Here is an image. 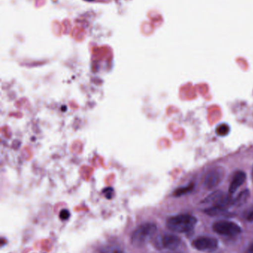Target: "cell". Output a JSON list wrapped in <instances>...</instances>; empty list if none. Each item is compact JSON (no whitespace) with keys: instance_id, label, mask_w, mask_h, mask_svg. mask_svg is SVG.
Listing matches in <instances>:
<instances>
[{"instance_id":"obj_1","label":"cell","mask_w":253,"mask_h":253,"mask_svg":"<svg viewBox=\"0 0 253 253\" xmlns=\"http://www.w3.org/2000/svg\"><path fill=\"white\" fill-rule=\"evenodd\" d=\"M197 224V219L193 215H178L171 217L166 221V226L169 230L175 233H187L194 228Z\"/></svg>"},{"instance_id":"obj_2","label":"cell","mask_w":253,"mask_h":253,"mask_svg":"<svg viewBox=\"0 0 253 253\" xmlns=\"http://www.w3.org/2000/svg\"><path fill=\"white\" fill-rule=\"evenodd\" d=\"M157 226L153 223H146L141 224L132 233L131 242L136 248L143 246L149 239L155 233Z\"/></svg>"},{"instance_id":"obj_3","label":"cell","mask_w":253,"mask_h":253,"mask_svg":"<svg viewBox=\"0 0 253 253\" xmlns=\"http://www.w3.org/2000/svg\"><path fill=\"white\" fill-rule=\"evenodd\" d=\"M225 176V170L221 167L209 169L203 177V184L207 189H213L221 184Z\"/></svg>"},{"instance_id":"obj_4","label":"cell","mask_w":253,"mask_h":253,"mask_svg":"<svg viewBox=\"0 0 253 253\" xmlns=\"http://www.w3.org/2000/svg\"><path fill=\"white\" fill-rule=\"evenodd\" d=\"M213 230L218 234L230 237L237 236L242 232V229L237 224L228 221H220L215 223Z\"/></svg>"},{"instance_id":"obj_5","label":"cell","mask_w":253,"mask_h":253,"mask_svg":"<svg viewBox=\"0 0 253 253\" xmlns=\"http://www.w3.org/2000/svg\"><path fill=\"white\" fill-rule=\"evenodd\" d=\"M193 246L198 251L210 252L216 249L218 241L213 238L199 237L193 241Z\"/></svg>"},{"instance_id":"obj_6","label":"cell","mask_w":253,"mask_h":253,"mask_svg":"<svg viewBox=\"0 0 253 253\" xmlns=\"http://www.w3.org/2000/svg\"><path fill=\"white\" fill-rule=\"evenodd\" d=\"M180 244L181 239L174 235H164L158 241L159 247L167 250H175L179 246Z\"/></svg>"},{"instance_id":"obj_7","label":"cell","mask_w":253,"mask_h":253,"mask_svg":"<svg viewBox=\"0 0 253 253\" xmlns=\"http://www.w3.org/2000/svg\"><path fill=\"white\" fill-rule=\"evenodd\" d=\"M246 178V173L243 171L236 172L234 176H233L231 183H230V188H229V192H230V194H233L235 192H236V190L245 182Z\"/></svg>"},{"instance_id":"obj_8","label":"cell","mask_w":253,"mask_h":253,"mask_svg":"<svg viewBox=\"0 0 253 253\" xmlns=\"http://www.w3.org/2000/svg\"><path fill=\"white\" fill-rule=\"evenodd\" d=\"M194 187L195 184H193V183H191V184L186 186V187H180V188L177 189V190H175V192H174V196H176V197L184 196V195L187 194V193L193 191Z\"/></svg>"},{"instance_id":"obj_9","label":"cell","mask_w":253,"mask_h":253,"mask_svg":"<svg viewBox=\"0 0 253 253\" xmlns=\"http://www.w3.org/2000/svg\"><path fill=\"white\" fill-rule=\"evenodd\" d=\"M250 196L249 190H244L243 192L240 193L234 200V205H244L245 202L248 201V198Z\"/></svg>"},{"instance_id":"obj_10","label":"cell","mask_w":253,"mask_h":253,"mask_svg":"<svg viewBox=\"0 0 253 253\" xmlns=\"http://www.w3.org/2000/svg\"><path fill=\"white\" fill-rule=\"evenodd\" d=\"M99 253H125L123 250L115 245H107L100 250Z\"/></svg>"},{"instance_id":"obj_11","label":"cell","mask_w":253,"mask_h":253,"mask_svg":"<svg viewBox=\"0 0 253 253\" xmlns=\"http://www.w3.org/2000/svg\"><path fill=\"white\" fill-rule=\"evenodd\" d=\"M230 126H227V124H221L217 126L215 131L220 136H226L230 132Z\"/></svg>"},{"instance_id":"obj_12","label":"cell","mask_w":253,"mask_h":253,"mask_svg":"<svg viewBox=\"0 0 253 253\" xmlns=\"http://www.w3.org/2000/svg\"><path fill=\"white\" fill-rule=\"evenodd\" d=\"M70 217L69 211L67 210H62L59 212V218L61 220H67Z\"/></svg>"},{"instance_id":"obj_13","label":"cell","mask_w":253,"mask_h":253,"mask_svg":"<svg viewBox=\"0 0 253 253\" xmlns=\"http://www.w3.org/2000/svg\"><path fill=\"white\" fill-rule=\"evenodd\" d=\"M103 193H105V197H106L107 199H111V196H112L113 190L111 188H107L105 189Z\"/></svg>"},{"instance_id":"obj_14","label":"cell","mask_w":253,"mask_h":253,"mask_svg":"<svg viewBox=\"0 0 253 253\" xmlns=\"http://www.w3.org/2000/svg\"><path fill=\"white\" fill-rule=\"evenodd\" d=\"M247 219L249 220V221H253V211L248 214V217H247Z\"/></svg>"},{"instance_id":"obj_15","label":"cell","mask_w":253,"mask_h":253,"mask_svg":"<svg viewBox=\"0 0 253 253\" xmlns=\"http://www.w3.org/2000/svg\"><path fill=\"white\" fill-rule=\"evenodd\" d=\"M247 253H253V242L250 245L249 248H248Z\"/></svg>"},{"instance_id":"obj_16","label":"cell","mask_w":253,"mask_h":253,"mask_svg":"<svg viewBox=\"0 0 253 253\" xmlns=\"http://www.w3.org/2000/svg\"><path fill=\"white\" fill-rule=\"evenodd\" d=\"M86 1H95V0H86Z\"/></svg>"},{"instance_id":"obj_17","label":"cell","mask_w":253,"mask_h":253,"mask_svg":"<svg viewBox=\"0 0 253 253\" xmlns=\"http://www.w3.org/2000/svg\"></svg>"}]
</instances>
